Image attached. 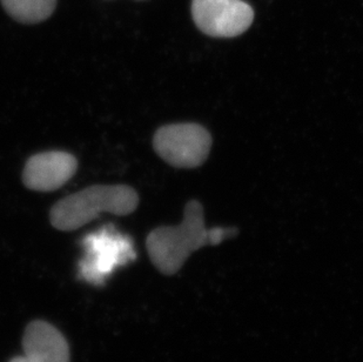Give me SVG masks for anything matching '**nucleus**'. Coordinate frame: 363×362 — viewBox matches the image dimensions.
Segmentation results:
<instances>
[{
    "label": "nucleus",
    "instance_id": "1",
    "mask_svg": "<svg viewBox=\"0 0 363 362\" xmlns=\"http://www.w3.org/2000/svg\"><path fill=\"white\" fill-rule=\"evenodd\" d=\"M139 205V197L126 185H96L62 199L52 207L50 220L64 232L87 225L101 213L128 216Z\"/></svg>",
    "mask_w": 363,
    "mask_h": 362
},
{
    "label": "nucleus",
    "instance_id": "2",
    "mask_svg": "<svg viewBox=\"0 0 363 362\" xmlns=\"http://www.w3.org/2000/svg\"><path fill=\"white\" fill-rule=\"evenodd\" d=\"M146 243L148 254L159 270L166 274L177 272L189 254L208 243L201 204L191 200L186 205L180 225L152 231Z\"/></svg>",
    "mask_w": 363,
    "mask_h": 362
},
{
    "label": "nucleus",
    "instance_id": "3",
    "mask_svg": "<svg viewBox=\"0 0 363 362\" xmlns=\"http://www.w3.org/2000/svg\"><path fill=\"white\" fill-rule=\"evenodd\" d=\"M82 246L84 256L78 265V274L82 281L96 286L105 284L114 270L137 258L130 236H123L112 225L87 234Z\"/></svg>",
    "mask_w": 363,
    "mask_h": 362
},
{
    "label": "nucleus",
    "instance_id": "4",
    "mask_svg": "<svg viewBox=\"0 0 363 362\" xmlns=\"http://www.w3.org/2000/svg\"><path fill=\"white\" fill-rule=\"evenodd\" d=\"M211 146V134L198 124H172L159 128L153 138V147L159 157L179 168L201 166Z\"/></svg>",
    "mask_w": 363,
    "mask_h": 362
},
{
    "label": "nucleus",
    "instance_id": "5",
    "mask_svg": "<svg viewBox=\"0 0 363 362\" xmlns=\"http://www.w3.org/2000/svg\"><path fill=\"white\" fill-rule=\"evenodd\" d=\"M192 16L205 35L233 38L250 28L254 11L242 0H193Z\"/></svg>",
    "mask_w": 363,
    "mask_h": 362
},
{
    "label": "nucleus",
    "instance_id": "6",
    "mask_svg": "<svg viewBox=\"0 0 363 362\" xmlns=\"http://www.w3.org/2000/svg\"><path fill=\"white\" fill-rule=\"evenodd\" d=\"M76 157L62 150L35 154L28 159L23 181L32 191L52 192L58 190L76 175Z\"/></svg>",
    "mask_w": 363,
    "mask_h": 362
},
{
    "label": "nucleus",
    "instance_id": "7",
    "mask_svg": "<svg viewBox=\"0 0 363 362\" xmlns=\"http://www.w3.org/2000/svg\"><path fill=\"white\" fill-rule=\"evenodd\" d=\"M23 349L25 358L30 362H69V344L48 322H35L28 326Z\"/></svg>",
    "mask_w": 363,
    "mask_h": 362
},
{
    "label": "nucleus",
    "instance_id": "8",
    "mask_svg": "<svg viewBox=\"0 0 363 362\" xmlns=\"http://www.w3.org/2000/svg\"><path fill=\"white\" fill-rule=\"evenodd\" d=\"M1 4L7 13L19 23L37 24L51 17L57 0H1Z\"/></svg>",
    "mask_w": 363,
    "mask_h": 362
},
{
    "label": "nucleus",
    "instance_id": "9",
    "mask_svg": "<svg viewBox=\"0 0 363 362\" xmlns=\"http://www.w3.org/2000/svg\"><path fill=\"white\" fill-rule=\"evenodd\" d=\"M234 231L230 229H213L208 231V243H221L226 236H233Z\"/></svg>",
    "mask_w": 363,
    "mask_h": 362
},
{
    "label": "nucleus",
    "instance_id": "10",
    "mask_svg": "<svg viewBox=\"0 0 363 362\" xmlns=\"http://www.w3.org/2000/svg\"><path fill=\"white\" fill-rule=\"evenodd\" d=\"M10 362H30L24 356H16L13 359L11 360Z\"/></svg>",
    "mask_w": 363,
    "mask_h": 362
}]
</instances>
